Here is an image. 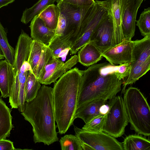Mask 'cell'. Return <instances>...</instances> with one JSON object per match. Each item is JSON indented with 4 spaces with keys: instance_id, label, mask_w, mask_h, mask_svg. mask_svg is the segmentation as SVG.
<instances>
[{
    "instance_id": "12",
    "label": "cell",
    "mask_w": 150,
    "mask_h": 150,
    "mask_svg": "<svg viewBox=\"0 0 150 150\" xmlns=\"http://www.w3.org/2000/svg\"><path fill=\"white\" fill-rule=\"evenodd\" d=\"M134 41L125 40L112 46L102 54L111 65L130 63L134 61L133 54Z\"/></svg>"
},
{
    "instance_id": "9",
    "label": "cell",
    "mask_w": 150,
    "mask_h": 150,
    "mask_svg": "<svg viewBox=\"0 0 150 150\" xmlns=\"http://www.w3.org/2000/svg\"><path fill=\"white\" fill-rule=\"evenodd\" d=\"M108 14L93 33L90 41L102 54L112 46L113 27L110 0L103 1Z\"/></svg>"
},
{
    "instance_id": "38",
    "label": "cell",
    "mask_w": 150,
    "mask_h": 150,
    "mask_svg": "<svg viewBox=\"0 0 150 150\" xmlns=\"http://www.w3.org/2000/svg\"><path fill=\"white\" fill-rule=\"evenodd\" d=\"M4 58V55L0 46V60L3 59Z\"/></svg>"
},
{
    "instance_id": "17",
    "label": "cell",
    "mask_w": 150,
    "mask_h": 150,
    "mask_svg": "<svg viewBox=\"0 0 150 150\" xmlns=\"http://www.w3.org/2000/svg\"><path fill=\"white\" fill-rule=\"evenodd\" d=\"M107 100L98 99L87 102L78 107L76 110L75 119L79 118L85 123L92 119L100 114L99 109L102 105L106 104Z\"/></svg>"
},
{
    "instance_id": "22",
    "label": "cell",
    "mask_w": 150,
    "mask_h": 150,
    "mask_svg": "<svg viewBox=\"0 0 150 150\" xmlns=\"http://www.w3.org/2000/svg\"><path fill=\"white\" fill-rule=\"evenodd\" d=\"M47 45L52 51L53 57L59 58L68 52L72 44L68 38L62 35L54 36Z\"/></svg>"
},
{
    "instance_id": "35",
    "label": "cell",
    "mask_w": 150,
    "mask_h": 150,
    "mask_svg": "<svg viewBox=\"0 0 150 150\" xmlns=\"http://www.w3.org/2000/svg\"><path fill=\"white\" fill-rule=\"evenodd\" d=\"M13 145V142L6 139L0 140V150H16Z\"/></svg>"
},
{
    "instance_id": "21",
    "label": "cell",
    "mask_w": 150,
    "mask_h": 150,
    "mask_svg": "<svg viewBox=\"0 0 150 150\" xmlns=\"http://www.w3.org/2000/svg\"><path fill=\"white\" fill-rule=\"evenodd\" d=\"M124 150H150V140L140 134L126 136L122 142Z\"/></svg>"
},
{
    "instance_id": "16",
    "label": "cell",
    "mask_w": 150,
    "mask_h": 150,
    "mask_svg": "<svg viewBox=\"0 0 150 150\" xmlns=\"http://www.w3.org/2000/svg\"><path fill=\"white\" fill-rule=\"evenodd\" d=\"M113 27L112 46L117 45L125 40L122 28V0H110Z\"/></svg>"
},
{
    "instance_id": "36",
    "label": "cell",
    "mask_w": 150,
    "mask_h": 150,
    "mask_svg": "<svg viewBox=\"0 0 150 150\" xmlns=\"http://www.w3.org/2000/svg\"><path fill=\"white\" fill-rule=\"evenodd\" d=\"M109 110V105L108 104H105L101 105L100 107L99 111L100 114H106Z\"/></svg>"
},
{
    "instance_id": "28",
    "label": "cell",
    "mask_w": 150,
    "mask_h": 150,
    "mask_svg": "<svg viewBox=\"0 0 150 150\" xmlns=\"http://www.w3.org/2000/svg\"><path fill=\"white\" fill-rule=\"evenodd\" d=\"M62 150H82L81 142L75 135L66 134L59 141Z\"/></svg>"
},
{
    "instance_id": "14",
    "label": "cell",
    "mask_w": 150,
    "mask_h": 150,
    "mask_svg": "<svg viewBox=\"0 0 150 150\" xmlns=\"http://www.w3.org/2000/svg\"><path fill=\"white\" fill-rule=\"evenodd\" d=\"M29 27L33 40L46 45L49 43L55 35V30L47 27L38 15L31 21Z\"/></svg>"
},
{
    "instance_id": "37",
    "label": "cell",
    "mask_w": 150,
    "mask_h": 150,
    "mask_svg": "<svg viewBox=\"0 0 150 150\" xmlns=\"http://www.w3.org/2000/svg\"><path fill=\"white\" fill-rule=\"evenodd\" d=\"M14 1V0H0V8L12 3Z\"/></svg>"
},
{
    "instance_id": "5",
    "label": "cell",
    "mask_w": 150,
    "mask_h": 150,
    "mask_svg": "<svg viewBox=\"0 0 150 150\" xmlns=\"http://www.w3.org/2000/svg\"><path fill=\"white\" fill-rule=\"evenodd\" d=\"M103 131L115 137L122 136L129 120L123 98L116 96L110 100Z\"/></svg>"
},
{
    "instance_id": "13",
    "label": "cell",
    "mask_w": 150,
    "mask_h": 150,
    "mask_svg": "<svg viewBox=\"0 0 150 150\" xmlns=\"http://www.w3.org/2000/svg\"><path fill=\"white\" fill-rule=\"evenodd\" d=\"M33 40L22 30L20 34L15 49L13 67L15 72L18 73L22 64L28 61Z\"/></svg>"
},
{
    "instance_id": "32",
    "label": "cell",
    "mask_w": 150,
    "mask_h": 150,
    "mask_svg": "<svg viewBox=\"0 0 150 150\" xmlns=\"http://www.w3.org/2000/svg\"><path fill=\"white\" fill-rule=\"evenodd\" d=\"M130 70V63H125L117 65L115 72L118 78L122 80L128 76Z\"/></svg>"
},
{
    "instance_id": "19",
    "label": "cell",
    "mask_w": 150,
    "mask_h": 150,
    "mask_svg": "<svg viewBox=\"0 0 150 150\" xmlns=\"http://www.w3.org/2000/svg\"><path fill=\"white\" fill-rule=\"evenodd\" d=\"M133 51L134 62L142 64L150 61V35L134 40Z\"/></svg>"
},
{
    "instance_id": "1",
    "label": "cell",
    "mask_w": 150,
    "mask_h": 150,
    "mask_svg": "<svg viewBox=\"0 0 150 150\" xmlns=\"http://www.w3.org/2000/svg\"><path fill=\"white\" fill-rule=\"evenodd\" d=\"M21 114L32 127L35 143L49 145L59 140L53 97V88L41 86L36 97L25 102Z\"/></svg>"
},
{
    "instance_id": "24",
    "label": "cell",
    "mask_w": 150,
    "mask_h": 150,
    "mask_svg": "<svg viewBox=\"0 0 150 150\" xmlns=\"http://www.w3.org/2000/svg\"><path fill=\"white\" fill-rule=\"evenodd\" d=\"M60 0H39L32 7L26 9L23 12L21 21L26 24L36 16L38 15L45 8L49 5L57 3Z\"/></svg>"
},
{
    "instance_id": "29",
    "label": "cell",
    "mask_w": 150,
    "mask_h": 150,
    "mask_svg": "<svg viewBox=\"0 0 150 150\" xmlns=\"http://www.w3.org/2000/svg\"><path fill=\"white\" fill-rule=\"evenodd\" d=\"M136 22V25L138 27L142 36L144 37L150 35V7L144 9Z\"/></svg>"
},
{
    "instance_id": "20",
    "label": "cell",
    "mask_w": 150,
    "mask_h": 150,
    "mask_svg": "<svg viewBox=\"0 0 150 150\" xmlns=\"http://www.w3.org/2000/svg\"><path fill=\"white\" fill-rule=\"evenodd\" d=\"M11 111V110L0 97V140L9 137L14 127L12 124Z\"/></svg>"
},
{
    "instance_id": "31",
    "label": "cell",
    "mask_w": 150,
    "mask_h": 150,
    "mask_svg": "<svg viewBox=\"0 0 150 150\" xmlns=\"http://www.w3.org/2000/svg\"><path fill=\"white\" fill-rule=\"evenodd\" d=\"M53 57L51 50L47 45L37 66L33 73L37 79L49 61Z\"/></svg>"
},
{
    "instance_id": "23",
    "label": "cell",
    "mask_w": 150,
    "mask_h": 150,
    "mask_svg": "<svg viewBox=\"0 0 150 150\" xmlns=\"http://www.w3.org/2000/svg\"><path fill=\"white\" fill-rule=\"evenodd\" d=\"M60 13L59 7L57 5L53 4L48 6L38 15L47 27L51 30H56Z\"/></svg>"
},
{
    "instance_id": "26",
    "label": "cell",
    "mask_w": 150,
    "mask_h": 150,
    "mask_svg": "<svg viewBox=\"0 0 150 150\" xmlns=\"http://www.w3.org/2000/svg\"><path fill=\"white\" fill-rule=\"evenodd\" d=\"M0 46L5 59L13 66L15 49L8 43L6 32L0 21Z\"/></svg>"
},
{
    "instance_id": "25",
    "label": "cell",
    "mask_w": 150,
    "mask_h": 150,
    "mask_svg": "<svg viewBox=\"0 0 150 150\" xmlns=\"http://www.w3.org/2000/svg\"><path fill=\"white\" fill-rule=\"evenodd\" d=\"M40 84L33 73L28 71L25 86V102L30 101L36 97L41 86Z\"/></svg>"
},
{
    "instance_id": "2",
    "label": "cell",
    "mask_w": 150,
    "mask_h": 150,
    "mask_svg": "<svg viewBox=\"0 0 150 150\" xmlns=\"http://www.w3.org/2000/svg\"><path fill=\"white\" fill-rule=\"evenodd\" d=\"M83 71L76 67L67 71L54 84L53 97L59 133L65 134L73 125L81 83Z\"/></svg>"
},
{
    "instance_id": "3",
    "label": "cell",
    "mask_w": 150,
    "mask_h": 150,
    "mask_svg": "<svg viewBox=\"0 0 150 150\" xmlns=\"http://www.w3.org/2000/svg\"><path fill=\"white\" fill-rule=\"evenodd\" d=\"M117 66L109 62L95 64L83 71L77 108L93 100H110L121 91L123 82L116 74Z\"/></svg>"
},
{
    "instance_id": "7",
    "label": "cell",
    "mask_w": 150,
    "mask_h": 150,
    "mask_svg": "<svg viewBox=\"0 0 150 150\" xmlns=\"http://www.w3.org/2000/svg\"><path fill=\"white\" fill-rule=\"evenodd\" d=\"M74 130L81 142L82 150H124L122 143L103 131L90 132L76 126Z\"/></svg>"
},
{
    "instance_id": "11",
    "label": "cell",
    "mask_w": 150,
    "mask_h": 150,
    "mask_svg": "<svg viewBox=\"0 0 150 150\" xmlns=\"http://www.w3.org/2000/svg\"><path fill=\"white\" fill-rule=\"evenodd\" d=\"M144 0H122V28L125 40L134 36L138 9Z\"/></svg>"
},
{
    "instance_id": "4",
    "label": "cell",
    "mask_w": 150,
    "mask_h": 150,
    "mask_svg": "<svg viewBox=\"0 0 150 150\" xmlns=\"http://www.w3.org/2000/svg\"><path fill=\"white\" fill-rule=\"evenodd\" d=\"M123 100L130 129L139 134L150 135V108L146 98L137 88L130 87L124 92Z\"/></svg>"
},
{
    "instance_id": "18",
    "label": "cell",
    "mask_w": 150,
    "mask_h": 150,
    "mask_svg": "<svg viewBox=\"0 0 150 150\" xmlns=\"http://www.w3.org/2000/svg\"><path fill=\"white\" fill-rule=\"evenodd\" d=\"M79 62L83 66H90L101 60L102 54L94 44L90 41L78 51Z\"/></svg>"
},
{
    "instance_id": "39",
    "label": "cell",
    "mask_w": 150,
    "mask_h": 150,
    "mask_svg": "<svg viewBox=\"0 0 150 150\" xmlns=\"http://www.w3.org/2000/svg\"></svg>"
},
{
    "instance_id": "15",
    "label": "cell",
    "mask_w": 150,
    "mask_h": 150,
    "mask_svg": "<svg viewBox=\"0 0 150 150\" xmlns=\"http://www.w3.org/2000/svg\"><path fill=\"white\" fill-rule=\"evenodd\" d=\"M15 77L13 66L5 59L0 60V91L1 97H9Z\"/></svg>"
},
{
    "instance_id": "8",
    "label": "cell",
    "mask_w": 150,
    "mask_h": 150,
    "mask_svg": "<svg viewBox=\"0 0 150 150\" xmlns=\"http://www.w3.org/2000/svg\"><path fill=\"white\" fill-rule=\"evenodd\" d=\"M94 4L90 6H81L63 2L60 0L57 3V5L64 14L67 21V28L63 35L69 39L72 46L77 39L83 21Z\"/></svg>"
},
{
    "instance_id": "6",
    "label": "cell",
    "mask_w": 150,
    "mask_h": 150,
    "mask_svg": "<svg viewBox=\"0 0 150 150\" xmlns=\"http://www.w3.org/2000/svg\"><path fill=\"white\" fill-rule=\"evenodd\" d=\"M108 14L103 1H95L93 7L82 22L77 40L70 50L71 54H76L90 41L95 29Z\"/></svg>"
},
{
    "instance_id": "33",
    "label": "cell",
    "mask_w": 150,
    "mask_h": 150,
    "mask_svg": "<svg viewBox=\"0 0 150 150\" xmlns=\"http://www.w3.org/2000/svg\"><path fill=\"white\" fill-rule=\"evenodd\" d=\"M67 26V21L64 14L60 11V15L54 36H60L64 33Z\"/></svg>"
},
{
    "instance_id": "27",
    "label": "cell",
    "mask_w": 150,
    "mask_h": 150,
    "mask_svg": "<svg viewBox=\"0 0 150 150\" xmlns=\"http://www.w3.org/2000/svg\"><path fill=\"white\" fill-rule=\"evenodd\" d=\"M46 45L33 40L28 60L31 67L32 73L37 66Z\"/></svg>"
},
{
    "instance_id": "10",
    "label": "cell",
    "mask_w": 150,
    "mask_h": 150,
    "mask_svg": "<svg viewBox=\"0 0 150 150\" xmlns=\"http://www.w3.org/2000/svg\"><path fill=\"white\" fill-rule=\"evenodd\" d=\"M79 62L78 55L72 56L65 62L52 57L46 65L38 80L41 84L50 85L55 82Z\"/></svg>"
},
{
    "instance_id": "30",
    "label": "cell",
    "mask_w": 150,
    "mask_h": 150,
    "mask_svg": "<svg viewBox=\"0 0 150 150\" xmlns=\"http://www.w3.org/2000/svg\"><path fill=\"white\" fill-rule=\"evenodd\" d=\"M106 115L100 114L96 116L85 123L82 129L85 131L91 132H103Z\"/></svg>"
},
{
    "instance_id": "34",
    "label": "cell",
    "mask_w": 150,
    "mask_h": 150,
    "mask_svg": "<svg viewBox=\"0 0 150 150\" xmlns=\"http://www.w3.org/2000/svg\"><path fill=\"white\" fill-rule=\"evenodd\" d=\"M60 1L65 3L81 6H91L95 3L94 0H60Z\"/></svg>"
}]
</instances>
